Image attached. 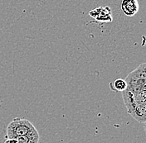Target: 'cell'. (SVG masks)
<instances>
[{
	"label": "cell",
	"mask_w": 146,
	"mask_h": 143,
	"mask_svg": "<svg viewBox=\"0 0 146 143\" xmlns=\"http://www.w3.org/2000/svg\"><path fill=\"white\" fill-rule=\"evenodd\" d=\"M127 88L122 92L129 114L139 123L146 121V63L140 65L126 78Z\"/></svg>",
	"instance_id": "obj_1"
},
{
	"label": "cell",
	"mask_w": 146,
	"mask_h": 143,
	"mask_svg": "<svg viewBox=\"0 0 146 143\" xmlns=\"http://www.w3.org/2000/svg\"><path fill=\"white\" fill-rule=\"evenodd\" d=\"M36 131L33 124L26 118H13L7 127V139H17L19 136H26Z\"/></svg>",
	"instance_id": "obj_2"
},
{
	"label": "cell",
	"mask_w": 146,
	"mask_h": 143,
	"mask_svg": "<svg viewBox=\"0 0 146 143\" xmlns=\"http://www.w3.org/2000/svg\"><path fill=\"white\" fill-rule=\"evenodd\" d=\"M91 18L101 22H110L112 21L111 10L109 7H99L89 12Z\"/></svg>",
	"instance_id": "obj_3"
},
{
	"label": "cell",
	"mask_w": 146,
	"mask_h": 143,
	"mask_svg": "<svg viewBox=\"0 0 146 143\" xmlns=\"http://www.w3.org/2000/svg\"><path fill=\"white\" fill-rule=\"evenodd\" d=\"M120 9L125 16L134 17L139 9V5L137 0H121Z\"/></svg>",
	"instance_id": "obj_4"
},
{
	"label": "cell",
	"mask_w": 146,
	"mask_h": 143,
	"mask_svg": "<svg viewBox=\"0 0 146 143\" xmlns=\"http://www.w3.org/2000/svg\"><path fill=\"white\" fill-rule=\"evenodd\" d=\"M39 139H40V136L36 130L30 134L19 136L16 140H17L18 143H38Z\"/></svg>",
	"instance_id": "obj_5"
},
{
	"label": "cell",
	"mask_w": 146,
	"mask_h": 143,
	"mask_svg": "<svg viewBox=\"0 0 146 143\" xmlns=\"http://www.w3.org/2000/svg\"><path fill=\"white\" fill-rule=\"evenodd\" d=\"M127 83L125 80L123 79H116L114 82L110 83V89L114 92H119L122 93L126 90Z\"/></svg>",
	"instance_id": "obj_6"
},
{
	"label": "cell",
	"mask_w": 146,
	"mask_h": 143,
	"mask_svg": "<svg viewBox=\"0 0 146 143\" xmlns=\"http://www.w3.org/2000/svg\"><path fill=\"white\" fill-rule=\"evenodd\" d=\"M4 143H18V142L16 139H7Z\"/></svg>",
	"instance_id": "obj_7"
},
{
	"label": "cell",
	"mask_w": 146,
	"mask_h": 143,
	"mask_svg": "<svg viewBox=\"0 0 146 143\" xmlns=\"http://www.w3.org/2000/svg\"><path fill=\"white\" fill-rule=\"evenodd\" d=\"M143 127H144V130H145V134H146V121L143 123Z\"/></svg>",
	"instance_id": "obj_8"
}]
</instances>
